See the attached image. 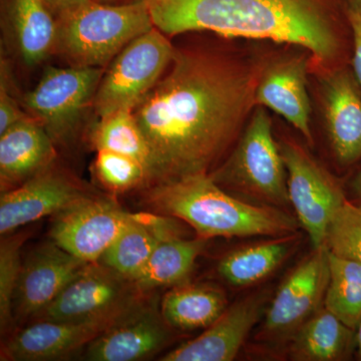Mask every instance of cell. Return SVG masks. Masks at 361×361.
I'll use <instances>...</instances> for the list:
<instances>
[{
  "label": "cell",
  "instance_id": "d6a6232c",
  "mask_svg": "<svg viewBox=\"0 0 361 361\" xmlns=\"http://www.w3.org/2000/svg\"><path fill=\"white\" fill-rule=\"evenodd\" d=\"M87 1L89 0H49V4L58 16L63 11H70Z\"/></svg>",
  "mask_w": 361,
  "mask_h": 361
},
{
  "label": "cell",
  "instance_id": "4dcf8cb0",
  "mask_svg": "<svg viewBox=\"0 0 361 361\" xmlns=\"http://www.w3.org/2000/svg\"><path fill=\"white\" fill-rule=\"evenodd\" d=\"M6 66L2 61L1 84H0V135L30 116L25 111L21 110L20 104L14 99L13 94H11L8 85V71Z\"/></svg>",
  "mask_w": 361,
  "mask_h": 361
},
{
  "label": "cell",
  "instance_id": "d6986e66",
  "mask_svg": "<svg viewBox=\"0 0 361 361\" xmlns=\"http://www.w3.org/2000/svg\"><path fill=\"white\" fill-rule=\"evenodd\" d=\"M177 220L163 214H130L129 222L99 262L133 282L161 240L183 237Z\"/></svg>",
  "mask_w": 361,
  "mask_h": 361
},
{
  "label": "cell",
  "instance_id": "1f68e13d",
  "mask_svg": "<svg viewBox=\"0 0 361 361\" xmlns=\"http://www.w3.org/2000/svg\"><path fill=\"white\" fill-rule=\"evenodd\" d=\"M346 1V13L351 30V71L361 92V13L353 4Z\"/></svg>",
  "mask_w": 361,
  "mask_h": 361
},
{
  "label": "cell",
  "instance_id": "4316f807",
  "mask_svg": "<svg viewBox=\"0 0 361 361\" xmlns=\"http://www.w3.org/2000/svg\"><path fill=\"white\" fill-rule=\"evenodd\" d=\"M329 281L323 306L356 330L361 322V264L329 252Z\"/></svg>",
  "mask_w": 361,
  "mask_h": 361
},
{
  "label": "cell",
  "instance_id": "7c38bea8",
  "mask_svg": "<svg viewBox=\"0 0 361 361\" xmlns=\"http://www.w3.org/2000/svg\"><path fill=\"white\" fill-rule=\"evenodd\" d=\"M311 56L305 49L264 58L255 90L256 106L281 116L313 146L308 75Z\"/></svg>",
  "mask_w": 361,
  "mask_h": 361
},
{
  "label": "cell",
  "instance_id": "5b68a950",
  "mask_svg": "<svg viewBox=\"0 0 361 361\" xmlns=\"http://www.w3.org/2000/svg\"><path fill=\"white\" fill-rule=\"evenodd\" d=\"M210 176L223 189L256 203L281 209L290 204L287 171L267 109H254L231 153Z\"/></svg>",
  "mask_w": 361,
  "mask_h": 361
},
{
  "label": "cell",
  "instance_id": "30bf717a",
  "mask_svg": "<svg viewBox=\"0 0 361 361\" xmlns=\"http://www.w3.org/2000/svg\"><path fill=\"white\" fill-rule=\"evenodd\" d=\"M127 278L101 262L89 263L37 320L90 322L118 319L142 300Z\"/></svg>",
  "mask_w": 361,
  "mask_h": 361
},
{
  "label": "cell",
  "instance_id": "484cf974",
  "mask_svg": "<svg viewBox=\"0 0 361 361\" xmlns=\"http://www.w3.org/2000/svg\"><path fill=\"white\" fill-rule=\"evenodd\" d=\"M133 111L134 109H121L99 118L90 133V142L97 151L108 149L140 161L148 172L151 186V151Z\"/></svg>",
  "mask_w": 361,
  "mask_h": 361
},
{
  "label": "cell",
  "instance_id": "277c9868",
  "mask_svg": "<svg viewBox=\"0 0 361 361\" xmlns=\"http://www.w3.org/2000/svg\"><path fill=\"white\" fill-rule=\"evenodd\" d=\"M153 27L146 1L111 6L89 0L59 14L54 54L71 66L104 68L132 40Z\"/></svg>",
  "mask_w": 361,
  "mask_h": 361
},
{
  "label": "cell",
  "instance_id": "e575fe53",
  "mask_svg": "<svg viewBox=\"0 0 361 361\" xmlns=\"http://www.w3.org/2000/svg\"><path fill=\"white\" fill-rule=\"evenodd\" d=\"M94 1L99 2V4H111V6H123V4H139V2H144L147 0H94Z\"/></svg>",
  "mask_w": 361,
  "mask_h": 361
},
{
  "label": "cell",
  "instance_id": "7a4b0ae2",
  "mask_svg": "<svg viewBox=\"0 0 361 361\" xmlns=\"http://www.w3.org/2000/svg\"><path fill=\"white\" fill-rule=\"evenodd\" d=\"M168 37L210 32L305 49L311 71L348 66L351 30L345 0H147Z\"/></svg>",
  "mask_w": 361,
  "mask_h": 361
},
{
  "label": "cell",
  "instance_id": "8992f818",
  "mask_svg": "<svg viewBox=\"0 0 361 361\" xmlns=\"http://www.w3.org/2000/svg\"><path fill=\"white\" fill-rule=\"evenodd\" d=\"M175 49L168 35L156 26L132 40L102 78L92 103L97 116L103 118L121 109H135L163 77Z\"/></svg>",
  "mask_w": 361,
  "mask_h": 361
},
{
  "label": "cell",
  "instance_id": "ac0fdd59",
  "mask_svg": "<svg viewBox=\"0 0 361 361\" xmlns=\"http://www.w3.org/2000/svg\"><path fill=\"white\" fill-rule=\"evenodd\" d=\"M118 319L78 323L37 320L7 341L2 348V360L44 361L68 357L89 345Z\"/></svg>",
  "mask_w": 361,
  "mask_h": 361
},
{
  "label": "cell",
  "instance_id": "5bb4252c",
  "mask_svg": "<svg viewBox=\"0 0 361 361\" xmlns=\"http://www.w3.org/2000/svg\"><path fill=\"white\" fill-rule=\"evenodd\" d=\"M170 326L155 303L142 300L87 346L90 361H137L160 353L171 341Z\"/></svg>",
  "mask_w": 361,
  "mask_h": 361
},
{
  "label": "cell",
  "instance_id": "f1b7e54d",
  "mask_svg": "<svg viewBox=\"0 0 361 361\" xmlns=\"http://www.w3.org/2000/svg\"><path fill=\"white\" fill-rule=\"evenodd\" d=\"M324 246L329 253L361 264V205L345 202L332 216Z\"/></svg>",
  "mask_w": 361,
  "mask_h": 361
},
{
  "label": "cell",
  "instance_id": "6da1fadb",
  "mask_svg": "<svg viewBox=\"0 0 361 361\" xmlns=\"http://www.w3.org/2000/svg\"><path fill=\"white\" fill-rule=\"evenodd\" d=\"M263 61L208 47L175 49L133 111L151 151L149 187L209 175L222 163L256 108Z\"/></svg>",
  "mask_w": 361,
  "mask_h": 361
},
{
  "label": "cell",
  "instance_id": "83f0119b",
  "mask_svg": "<svg viewBox=\"0 0 361 361\" xmlns=\"http://www.w3.org/2000/svg\"><path fill=\"white\" fill-rule=\"evenodd\" d=\"M94 172L102 186L111 193L149 187L148 172L140 161L108 149H97Z\"/></svg>",
  "mask_w": 361,
  "mask_h": 361
},
{
  "label": "cell",
  "instance_id": "8d00e7d4",
  "mask_svg": "<svg viewBox=\"0 0 361 361\" xmlns=\"http://www.w3.org/2000/svg\"><path fill=\"white\" fill-rule=\"evenodd\" d=\"M351 4H353L361 13V0H348Z\"/></svg>",
  "mask_w": 361,
  "mask_h": 361
},
{
  "label": "cell",
  "instance_id": "603a6c76",
  "mask_svg": "<svg viewBox=\"0 0 361 361\" xmlns=\"http://www.w3.org/2000/svg\"><path fill=\"white\" fill-rule=\"evenodd\" d=\"M294 361H343L356 349V330L323 306L287 343Z\"/></svg>",
  "mask_w": 361,
  "mask_h": 361
},
{
  "label": "cell",
  "instance_id": "d590c367",
  "mask_svg": "<svg viewBox=\"0 0 361 361\" xmlns=\"http://www.w3.org/2000/svg\"><path fill=\"white\" fill-rule=\"evenodd\" d=\"M356 355L358 360H361V322L356 329Z\"/></svg>",
  "mask_w": 361,
  "mask_h": 361
},
{
  "label": "cell",
  "instance_id": "e0dca14e",
  "mask_svg": "<svg viewBox=\"0 0 361 361\" xmlns=\"http://www.w3.org/2000/svg\"><path fill=\"white\" fill-rule=\"evenodd\" d=\"M87 264L52 241L37 247L21 268L13 312L18 318L37 319Z\"/></svg>",
  "mask_w": 361,
  "mask_h": 361
},
{
  "label": "cell",
  "instance_id": "f546056e",
  "mask_svg": "<svg viewBox=\"0 0 361 361\" xmlns=\"http://www.w3.org/2000/svg\"><path fill=\"white\" fill-rule=\"evenodd\" d=\"M26 235L23 233L2 237L0 244V327L4 334L11 329L13 319V301L20 280V249Z\"/></svg>",
  "mask_w": 361,
  "mask_h": 361
},
{
  "label": "cell",
  "instance_id": "44dd1931",
  "mask_svg": "<svg viewBox=\"0 0 361 361\" xmlns=\"http://www.w3.org/2000/svg\"><path fill=\"white\" fill-rule=\"evenodd\" d=\"M4 16L21 61L39 65L54 54L58 14L49 0H4Z\"/></svg>",
  "mask_w": 361,
  "mask_h": 361
},
{
  "label": "cell",
  "instance_id": "d4e9b609",
  "mask_svg": "<svg viewBox=\"0 0 361 361\" xmlns=\"http://www.w3.org/2000/svg\"><path fill=\"white\" fill-rule=\"evenodd\" d=\"M208 240L197 237H172L161 240L140 274L133 280L141 293L161 287L176 286L188 281L197 258L203 253Z\"/></svg>",
  "mask_w": 361,
  "mask_h": 361
},
{
  "label": "cell",
  "instance_id": "9c48e42d",
  "mask_svg": "<svg viewBox=\"0 0 361 361\" xmlns=\"http://www.w3.org/2000/svg\"><path fill=\"white\" fill-rule=\"evenodd\" d=\"M104 73V68H47L37 87L25 94L23 109L54 144L66 142L94 103Z\"/></svg>",
  "mask_w": 361,
  "mask_h": 361
},
{
  "label": "cell",
  "instance_id": "836d02e7",
  "mask_svg": "<svg viewBox=\"0 0 361 361\" xmlns=\"http://www.w3.org/2000/svg\"><path fill=\"white\" fill-rule=\"evenodd\" d=\"M350 193L353 196V202L361 205V168L350 182Z\"/></svg>",
  "mask_w": 361,
  "mask_h": 361
},
{
  "label": "cell",
  "instance_id": "9a60e30c",
  "mask_svg": "<svg viewBox=\"0 0 361 361\" xmlns=\"http://www.w3.org/2000/svg\"><path fill=\"white\" fill-rule=\"evenodd\" d=\"M269 292H255L226 308L222 315L196 338L169 351L161 361H231L264 316Z\"/></svg>",
  "mask_w": 361,
  "mask_h": 361
},
{
  "label": "cell",
  "instance_id": "ba28073f",
  "mask_svg": "<svg viewBox=\"0 0 361 361\" xmlns=\"http://www.w3.org/2000/svg\"><path fill=\"white\" fill-rule=\"evenodd\" d=\"M287 171L289 201L312 248L324 246L332 216L346 200L334 176L307 149L290 139L278 142Z\"/></svg>",
  "mask_w": 361,
  "mask_h": 361
},
{
  "label": "cell",
  "instance_id": "4fadbf2b",
  "mask_svg": "<svg viewBox=\"0 0 361 361\" xmlns=\"http://www.w3.org/2000/svg\"><path fill=\"white\" fill-rule=\"evenodd\" d=\"M320 78V104L330 148L337 163L361 160V92L348 66L314 71Z\"/></svg>",
  "mask_w": 361,
  "mask_h": 361
},
{
  "label": "cell",
  "instance_id": "52a82bcc",
  "mask_svg": "<svg viewBox=\"0 0 361 361\" xmlns=\"http://www.w3.org/2000/svg\"><path fill=\"white\" fill-rule=\"evenodd\" d=\"M329 281V251L325 246L313 248L278 287L266 308L257 341L269 346L288 343L323 307Z\"/></svg>",
  "mask_w": 361,
  "mask_h": 361
},
{
  "label": "cell",
  "instance_id": "ffe728a7",
  "mask_svg": "<svg viewBox=\"0 0 361 361\" xmlns=\"http://www.w3.org/2000/svg\"><path fill=\"white\" fill-rule=\"evenodd\" d=\"M56 155L51 135L30 116L0 135L1 193L51 167Z\"/></svg>",
  "mask_w": 361,
  "mask_h": 361
},
{
  "label": "cell",
  "instance_id": "8fae6325",
  "mask_svg": "<svg viewBox=\"0 0 361 361\" xmlns=\"http://www.w3.org/2000/svg\"><path fill=\"white\" fill-rule=\"evenodd\" d=\"M130 218L116 201L89 194L54 215L49 236L80 260L99 262Z\"/></svg>",
  "mask_w": 361,
  "mask_h": 361
},
{
  "label": "cell",
  "instance_id": "cb8c5ba5",
  "mask_svg": "<svg viewBox=\"0 0 361 361\" xmlns=\"http://www.w3.org/2000/svg\"><path fill=\"white\" fill-rule=\"evenodd\" d=\"M228 307L227 297L219 287L189 282L173 286L163 296L160 310L172 329H206Z\"/></svg>",
  "mask_w": 361,
  "mask_h": 361
},
{
  "label": "cell",
  "instance_id": "2e32d148",
  "mask_svg": "<svg viewBox=\"0 0 361 361\" xmlns=\"http://www.w3.org/2000/svg\"><path fill=\"white\" fill-rule=\"evenodd\" d=\"M89 194L77 180L51 166L1 193L0 234L6 236L23 226L56 215Z\"/></svg>",
  "mask_w": 361,
  "mask_h": 361
},
{
  "label": "cell",
  "instance_id": "3957f363",
  "mask_svg": "<svg viewBox=\"0 0 361 361\" xmlns=\"http://www.w3.org/2000/svg\"><path fill=\"white\" fill-rule=\"evenodd\" d=\"M147 197L157 212L184 221L207 240L281 236L295 233L300 226L284 209L232 196L210 174L154 185Z\"/></svg>",
  "mask_w": 361,
  "mask_h": 361
},
{
  "label": "cell",
  "instance_id": "7402d4cb",
  "mask_svg": "<svg viewBox=\"0 0 361 361\" xmlns=\"http://www.w3.org/2000/svg\"><path fill=\"white\" fill-rule=\"evenodd\" d=\"M297 233L275 236L228 252L218 263L221 278L236 288L263 281L290 257L298 247Z\"/></svg>",
  "mask_w": 361,
  "mask_h": 361
}]
</instances>
